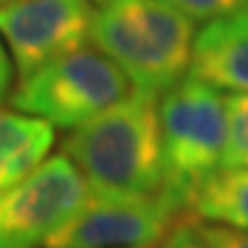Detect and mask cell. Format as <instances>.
Returning a JSON list of instances; mask_svg holds the SVG:
<instances>
[{
	"label": "cell",
	"mask_w": 248,
	"mask_h": 248,
	"mask_svg": "<svg viewBox=\"0 0 248 248\" xmlns=\"http://www.w3.org/2000/svg\"><path fill=\"white\" fill-rule=\"evenodd\" d=\"M163 188L179 214L188 212L195 191L221 168L228 117L218 90L186 74L159 101Z\"/></svg>",
	"instance_id": "3"
},
{
	"label": "cell",
	"mask_w": 248,
	"mask_h": 248,
	"mask_svg": "<svg viewBox=\"0 0 248 248\" xmlns=\"http://www.w3.org/2000/svg\"><path fill=\"white\" fill-rule=\"evenodd\" d=\"M161 248H209L198 232L195 218L191 214H182L175 225L170 228L166 239L161 241Z\"/></svg>",
	"instance_id": "14"
},
{
	"label": "cell",
	"mask_w": 248,
	"mask_h": 248,
	"mask_svg": "<svg viewBox=\"0 0 248 248\" xmlns=\"http://www.w3.org/2000/svg\"><path fill=\"white\" fill-rule=\"evenodd\" d=\"M92 2H94V5L99 7V5H104V2H108V0H92Z\"/></svg>",
	"instance_id": "16"
},
{
	"label": "cell",
	"mask_w": 248,
	"mask_h": 248,
	"mask_svg": "<svg viewBox=\"0 0 248 248\" xmlns=\"http://www.w3.org/2000/svg\"><path fill=\"white\" fill-rule=\"evenodd\" d=\"M131 92V83L115 62L97 48H78L21 78L9 104L58 129H76Z\"/></svg>",
	"instance_id": "4"
},
{
	"label": "cell",
	"mask_w": 248,
	"mask_h": 248,
	"mask_svg": "<svg viewBox=\"0 0 248 248\" xmlns=\"http://www.w3.org/2000/svg\"><path fill=\"white\" fill-rule=\"evenodd\" d=\"M55 131L46 120L0 108V193L48 156Z\"/></svg>",
	"instance_id": "9"
},
{
	"label": "cell",
	"mask_w": 248,
	"mask_h": 248,
	"mask_svg": "<svg viewBox=\"0 0 248 248\" xmlns=\"http://www.w3.org/2000/svg\"><path fill=\"white\" fill-rule=\"evenodd\" d=\"M94 191L150 195L163 188V154L156 99L131 92L62 140Z\"/></svg>",
	"instance_id": "1"
},
{
	"label": "cell",
	"mask_w": 248,
	"mask_h": 248,
	"mask_svg": "<svg viewBox=\"0 0 248 248\" xmlns=\"http://www.w3.org/2000/svg\"><path fill=\"white\" fill-rule=\"evenodd\" d=\"M193 37V21L161 0H108L94 9L90 44L133 92L159 99L188 74Z\"/></svg>",
	"instance_id": "2"
},
{
	"label": "cell",
	"mask_w": 248,
	"mask_h": 248,
	"mask_svg": "<svg viewBox=\"0 0 248 248\" xmlns=\"http://www.w3.org/2000/svg\"><path fill=\"white\" fill-rule=\"evenodd\" d=\"M193 218L234 230H248V166L218 168L188 204Z\"/></svg>",
	"instance_id": "10"
},
{
	"label": "cell",
	"mask_w": 248,
	"mask_h": 248,
	"mask_svg": "<svg viewBox=\"0 0 248 248\" xmlns=\"http://www.w3.org/2000/svg\"><path fill=\"white\" fill-rule=\"evenodd\" d=\"M2 2H7V0H0V5H2Z\"/></svg>",
	"instance_id": "17"
},
{
	"label": "cell",
	"mask_w": 248,
	"mask_h": 248,
	"mask_svg": "<svg viewBox=\"0 0 248 248\" xmlns=\"http://www.w3.org/2000/svg\"><path fill=\"white\" fill-rule=\"evenodd\" d=\"M92 0H7L0 5V37L18 78L90 44Z\"/></svg>",
	"instance_id": "7"
},
{
	"label": "cell",
	"mask_w": 248,
	"mask_h": 248,
	"mask_svg": "<svg viewBox=\"0 0 248 248\" xmlns=\"http://www.w3.org/2000/svg\"><path fill=\"white\" fill-rule=\"evenodd\" d=\"M154 248H156V246H154Z\"/></svg>",
	"instance_id": "18"
},
{
	"label": "cell",
	"mask_w": 248,
	"mask_h": 248,
	"mask_svg": "<svg viewBox=\"0 0 248 248\" xmlns=\"http://www.w3.org/2000/svg\"><path fill=\"white\" fill-rule=\"evenodd\" d=\"M198 232L209 248H248V230H234L195 218Z\"/></svg>",
	"instance_id": "13"
},
{
	"label": "cell",
	"mask_w": 248,
	"mask_h": 248,
	"mask_svg": "<svg viewBox=\"0 0 248 248\" xmlns=\"http://www.w3.org/2000/svg\"><path fill=\"white\" fill-rule=\"evenodd\" d=\"M14 71H16L14 60H12L7 46H5L2 37H0V104L12 94V83H14V76H16Z\"/></svg>",
	"instance_id": "15"
},
{
	"label": "cell",
	"mask_w": 248,
	"mask_h": 248,
	"mask_svg": "<svg viewBox=\"0 0 248 248\" xmlns=\"http://www.w3.org/2000/svg\"><path fill=\"white\" fill-rule=\"evenodd\" d=\"M188 76L216 90L248 92V12L207 21L195 32Z\"/></svg>",
	"instance_id": "8"
},
{
	"label": "cell",
	"mask_w": 248,
	"mask_h": 248,
	"mask_svg": "<svg viewBox=\"0 0 248 248\" xmlns=\"http://www.w3.org/2000/svg\"><path fill=\"white\" fill-rule=\"evenodd\" d=\"M90 195V184L64 154L48 156L0 193V248H44V244Z\"/></svg>",
	"instance_id": "5"
},
{
	"label": "cell",
	"mask_w": 248,
	"mask_h": 248,
	"mask_svg": "<svg viewBox=\"0 0 248 248\" xmlns=\"http://www.w3.org/2000/svg\"><path fill=\"white\" fill-rule=\"evenodd\" d=\"M182 214L161 193L90 188L88 200L44 248H154Z\"/></svg>",
	"instance_id": "6"
},
{
	"label": "cell",
	"mask_w": 248,
	"mask_h": 248,
	"mask_svg": "<svg viewBox=\"0 0 248 248\" xmlns=\"http://www.w3.org/2000/svg\"><path fill=\"white\" fill-rule=\"evenodd\" d=\"M228 133L223 147L221 168L248 166V92H232L225 97Z\"/></svg>",
	"instance_id": "11"
},
{
	"label": "cell",
	"mask_w": 248,
	"mask_h": 248,
	"mask_svg": "<svg viewBox=\"0 0 248 248\" xmlns=\"http://www.w3.org/2000/svg\"><path fill=\"white\" fill-rule=\"evenodd\" d=\"M172 9L182 12L191 21H214L221 16H230L237 12H248V0H161Z\"/></svg>",
	"instance_id": "12"
}]
</instances>
